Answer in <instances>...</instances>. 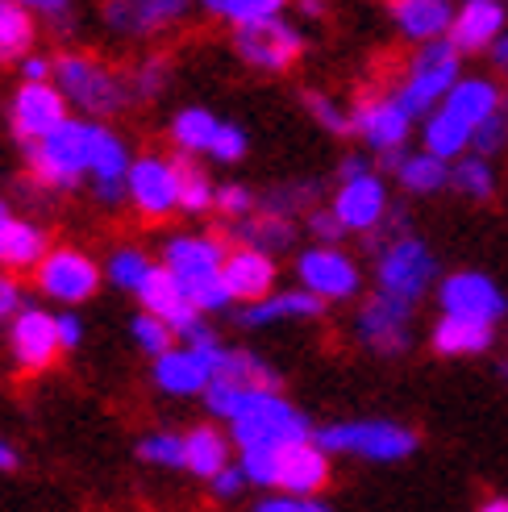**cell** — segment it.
Segmentation results:
<instances>
[{"label": "cell", "mask_w": 508, "mask_h": 512, "mask_svg": "<svg viewBox=\"0 0 508 512\" xmlns=\"http://www.w3.org/2000/svg\"><path fill=\"white\" fill-rule=\"evenodd\" d=\"M50 80L67 96V105L80 109V117L88 121H109L134 105L125 71H117L113 63L92 55V50H63L55 59V75Z\"/></svg>", "instance_id": "cell-1"}, {"label": "cell", "mask_w": 508, "mask_h": 512, "mask_svg": "<svg viewBox=\"0 0 508 512\" xmlns=\"http://www.w3.org/2000/svg\"><path fill=\"white\" fill-rule=\"evenodd\" d=\"M225 254H230L225 242L209 238V234H180L163 246V267L180 279L184 296L200 313H221L234 304L230 288H225V279H221Z\"/></svg>", "instance_id": "cell-2"}, {"label": "cell", "mask_w": 508, "mask_h": 512, "mask_svg": "<svg viewBox=\"0 0 508 512\" xmlns=\"http://www.w3.org/2000/svg\"><path fill=\"white\" fill-rule=\"evenodd\" d=\"M88 159H92V121L88 117H67L59 130H50L42 142L25 146L30 179L42 192H75L88 179Z\"/></svg>", "instance_id": "cell-3"}, {"label": "cell", "mask_w": 508, "mask_h": 512, "mask_svg": "<svg viewBox=\"0 0 508 512\" xmlns=\"http://www.w3.org/2000/svg\"><path fill=\"white\" fill-rule=\"evenodd\" d=\"M309 421L300 408H292L279 392L267 388H250L242 413L230 421V442L238 450H279L309 438Z\"/></svg>", "instance_id": "cell-4"}, {"label": "cell", "mask_w": 508, "mask_h": 512, "mask_svg": "<svg viewBox=\"0 0 508 512\" xmlns=\"http://www.w3.org/2000/svg\"><path fill=\"white\" fill-rule=\"evenodd\" d=\"M454 84H459V46L450 38H434V42H421V50L404 63L400 80L388 92L413 117H421V113L434 109Z\"/></svg>", "instance_id": "cell-5"}, {"label": "cell", "mask_w": 508, "mask_h": 512, "mask_svg": "<svg viewBox=\"0 0 508 512\" xmlns=\"http://www.w3.org/2000/svg\"><path fill=\"white\" fill-rule=\"evenodd\" d=\"M325 454H354L371 458V463H400L417 450V433L396 421H346V425H325L313 438Z\"/></svg>", "instance_id": "cell-6"}, {"label": "cell", "mask_w": 508, "mask_h": 512, "mask_svg": "<svg viewBox=\"0 0 508 512\" xmlns=\"http://www.w3.org/2000/svg\"><path fill=\"white\" fill-rule=\"evenodd\" d=\"M100 279H105V267L75 246H50L46 259L34 267L38 292L46 300H59L63 309H75V304L92 300L100 292Z\"/></svg>", "instance_id": "cell-7"}, {"label": "cell", "mask_w": 508, "mask_h": 512, "mask_svg": "<svg viewBox=\"0 0 508 512\" xmlns=\"http://www.w3.org/2000/svg\"><path fill=\"white\" fill-rule=\"evenodd\" d=\"M434 279H438V259L429 254V246L417 234H404L375 254V284L388 296L417 304Z\"/></svg>", "instance_id": "cell-8"}, {"label": "cell", "mask_w": 508, "mask_h": 512, "mask_svg": "<svg viewBox=\"0 0 508 512\" xmlns=\"http://www.w3.org/2000/svg\"><path fill=\"white\" fill-rule=\"evenodd\" d=\"M125 200L146 221H167L180 213V163L167 155H142L125 175Z\"/></svg>", "instance_id": "cell-9"}, {"label": "cell", "mask_w": 508, "mask_h": 512, "mask_svg": "<svg viewBox=\"0 0 508 512\" xmlns=\"http://www.w3.org/2000/svg\"><path fill=\"white\" fill-rule=\"evenodd\" d=\"M225 346L213 342H196V346H171L155 358V388L167 396H205V388L213 383V375L221 371Z\"/></svg>", "instance_id": "cell-10"}, {"label": "cell", "mask_w": 508, "mask_h": 512, "mask_svg": "<svg viewBox=\"0 0 508 512\" xmlns=\"http://www.w3.org/2000/svg\"><path fill=\"white\" fill-rule=\"evenodd\" d=\"M234 50L238 59L254 71H288L304 55V34L300 25L271 17V21H254L234 30Z\"/></svg>", "instance_id": "cell-11"}, {"label": "cell", "mask_w": 508, "mask_h": 512, "mask_svg": "<svg viewBox=\"0 0 508 512\" xmlns=\"http://www.w3.org/2000/svg\"><path fill=\"white\" fill-rule=\"evenodd\" d=\"M9 354L21 375H42L59 363V325L55 313L38 309V304H21L9 317Z\"/></svg>", "instance_id": "cell-12"}, {"label": "cell", "mask_w": 508, "mask_h": 512, "mask_svg": "<svg viewBox=\"0 0 508 512\" xmlns=\"http://www.w3.org/2000/svg\"><path fill=\"white\" fill-rule=\"evenodd\" d=\"M71 117V105L67 96L55 88V80L46 84H17L13 100H9V125H13V138L21 146H34L42 142L50 130H59V125Z\"/></svg>", "instance_id": "cell-13"}, {"label": "cell", "mask_w": 508, "mask_h": 512, "mask_svg": "<svg viewBox=\"0 0 508 512\" xmlns=\"http://www.w3.org/2000/svg\"><path fill=\"white\" fill-rule=\"evenodd\" d=\"M354 334H359V342L375 354L409 350V342H413V304L400 300V296H388V292H375L359 309V317H354Z\"/></svg>", "instance_id": "cell-14"}, {"label": "cell", "mask_w": 508, "mask_h": 512, "mask_svg": "<svg viewBox=\"0 0 508 512\" xmlns=\"http://www.w3.org/2000/svg\"><path fill=\"white\" fill-rule=\"evenodd\" d=\"M192 0H100V17L117 38H155L180 25Z\"/></svg>", "instance_id": "cell-15"}, {"label": "cell", "mask_w": 508, "mask_h": 512, "mask_svg": "<svg viewBox=\"0 0 508 512\" xmlns=\"http://www.w3.org/2000/svg\"><path fill=\"white\" fill-rule=\"evenodd\" d=\"M296 275H300L304 292L321 296L325 304L329 300L359 296V284H363V275H359V267H354V259H350L346 250H338V246H313V250H304L300 259H296Z\"/></svg>", "instance_id": "cell-16"}, {"label": "cell", "mask_w": 508, "mask_h": 512, "mask_svg": "<svg viewBox=\"0 0 508 512\" xmlns=\"http://www.w3.org/2000/svg\"><path fill=\"white\" fill-rule=\"evenodd\" d=\"M350 125L371 150H396V146L409 142L413 113L404 109L392 92H363L359 105L350 113Z\"/></svg>", "instance_id": "cell-17"}, {"label": "cell", "mask_w": 508, "mask_h": 512, "mask_svg": "<svg viewBox=\"0 0 508 512\" xmlns=\"http://www.w3.org/2000/svg\"><path fill=\"white\" fill-rule=\"evenodd\" d=\"M130 146L121 134H113L105 121H92V159H88V179H92V196L117 209L125 204V175H130Z\"/></svg>", "instance_id": "cell-18"}, {"label": "cell", "mask_w": 508, "mask_h": 512, "mask_svg": "<svg viewBox=\"0 0 508 512\" xmlns=\"http://www.w3.org/2000/svg\"><path fill=\"white\" fill-rule=\"evenodd\" d=\"M438 304H442V313H450V317H475V321H488V325H496L504 317V309H508L504 292L479 271L446 275L438 284Z\"/></svg>", "instance_id": "cell-19"}, {"label": "cell", "mask_w": 508, "mask_h": 512, "mask_svg": "<svg viewBox=\"0 0 508 512\" xmlns=\"http://www.w3.org/2000/svg\"><path fill=\"white\" fill-rule=\"evenodd\" d=\"M329 483V454L313 442H292L275 450V467H271V488L292 492V496H317Z\"/></svg>", "instance_id": "cell-20"}, {"label": "cell", "mask_w": 508, "mask_h": 512, "mask_svg": "<svg viewBox=\"0 0 508 512\" xmlns=\"http://www.w3.org/2000/svg\"><path fill=\"white\" fill-rule=\"evenodd\" d=\"M388 188L379 175H354V179H342V188L334 196V217L342 221L346 234H367L371 225H379V217L388 213Z\"/></svg>", "instance_id": "cell-21"}, {"label": "cell", "mask_w": 508, "mask_h": 512, "mask_svg": "<svg viewBox=\"0 0 508 512\" xmlns=\"http://www.w3.org/2000/svg\"><path fill=\"white\" fill-rule=\"evenodd\" d=\"M138 300H142V313H155L159 321H167L175 329V338H184L196 321H205V313L184 296L180 279H175L163 263L146 275V284L138 288Z\"/></svg>", "instance_id": "cell-22"}, {"label": "cell", "mask_w": 508, "mask_h": 512, "mask_svg": "<svg viewBox=\"0 0 508 512\" xmlns=\"http://www.w3.org/2000/svg\"><path fill=\"white\" fill-rule=\"evenodd\" d=\"M50 250V234L30 221V217H17V213H5L0 217V271L9 275H21V271H34Z\"/></svg>", "instance_id": "cell-23"}, {"label": "cell", "mask_w": 508, "mask_h": 512, "mask_svg": "<svg viewBox=\"0 0 508 512\" xmlns=\"http://www.w3.org/2000/svg\"><path fill=\"white\" fill-rule=\"evenodd\" d=\"M221 279H225V288H230L234 300H263L271 296V284H275V259L263 250H254V246H238L225 254V263H221Z\"/></svg>", "instance_id": "cell-24"}, {"label": "cell", "mask_w": 508, "mask_h": 512, "mask_svg": "<svg viewBox=\"0 0 508 512\" xmlns=\"http://www.w3.org/2000/svg\"><path fill=\"white\" fill-rule=\"evenodd\" d=\"M504 34V9L496 5V0H467V5L454 13L450 21V42L463 50H471V55H479V50H492V42Z\"/></svg>", "instance_id": "cell-25"}, {"label": "cell", "mask_w": 508, "mask_h": 512, "mask_svg": "<svg viewBox=\"0 0 508 512\" xmlns=\"http://www.w3.org/2000/svg\"><path fill=\"white\" fill-rule=\"evenodd\" d=\"M392 21L409 42H434L450 34L454 5L450 0H392Z\"/></svg>", "instance_id": "cell-26"}, {"label": "cell", "mask_w": 508, "mask_h": 512, "mask_svg": "<svg viewBox=\"0 0 508 512\" xmlns=\"http://www.w3.org/2000/svg\"><path fill=\"white\" fill-rule=\"evenodd\" d=\"M321 313H325V300L300 288V292H279V296H263V300L246 304L238 313V325L259 329V325H275V321H309Z\"/></svg>", "instance_id": "cell-27"}, {"label": "cell", "mask_w": 508, "mask_h": 512, "mask_svg": "<svg viewBox=\"0 0 508 512\" xmlns=\"http://www.w3.org/2000/svg\"><path fill=\"white\" fill-rule=\"evenodd\" d=\"M434 350L442 358H467V354H484L496 342V325L475 321V317H450L442 313V321L434 325Z\"/></svg>", "instance_id": "cell-28"}, {"label": "cell", "mask_w": 508, "mask_h": 512, "mask_svg": "<svg viewBox=\"0 0 508 512\" xmlns=\"http://www.w3.org/2000/svg\"><path fill=\"white\" fill-rule=\"evenodd\" d=\"M221 234H230L238 246H254L263 254H284L296 246V225L288 217H271V213H259V217H238L221 229Z\"/></svg>", "instance_id": "cell-29"}, {"label": "cell", "mask_w": 508, "mask_h": 512, "mask_svg": "<svg viewBox=\"0 0 508 512\" xmlns=\"http://www.w3.org/2000/svg\"><path fill=\"white\" fill-rule=\"evenodd\" d=\"M225 467H230V438L217 425H192L184 433V471L196 479H213Z\"/></svg>", "instance_id": "cell-30"}, {"label": "cell", "mask_w": 508, "mask_h": 512, "mask_svg": "<svg viewBox=\"0 0 508 512\" xmlns=\"http://www.w3.org/2000/svg\"><path fill=\"white\" fill-rule=\"evenodd\" d=\"M446 109L454 113V117H463L471 130L479 121H488L492 113H500L504 109V96H500V88L492 84V80H459L450 92H446Z\"/></svg>", "instance_id": "cell-31"}, {"label": "cell", "mask_w": 508, "mask_h": 512, "mask_svg": "<svg viewBox=\"0 0 508 512\" xmlns=\"http://www.w3.org/2000/svg\"><path fill=\"white\" fill-rule=\"evenodd\" d=\"M38 42V17L17 0H0V63H21Z\"/></svg>", "instance_id": "cell-32"}, {"label": "cell", "mask_w": 508, "mask_h": 512, "mask_svg": "<svg viewBox=\"0 0 508 512\" xmlns=\"http://www.w3.org/2000/svg\"><path fill=\"white\" fill-rule=\"evenodd\" d=\"M425 150L429 155H438V159H446V163H454V159H463V150L471 146V125L463 121V117H454L446 105L442 109H434L425 117Z\"/></svg>", "instance_id": "cell-33"}, {"label": "cell", "mask_w": 508, "mask_h": 512, "mask_svg": "<svg viewBox=\"0 0 508 512\" xmlns=\"http://www.w3.org/2000/svg\"><path fill=\"white\" fill-rule=\"evenodd\" d=\"M217 117L209 109H180L171 117V142L175 150H184V155H209V146H213V134H217Z\"/></svg>", "instance_id": "cell-34"}, {"label": "cell", "mask_w": 508, "mask_h": 512, "mask_svg": "<svg viewBox=\"0 0 508 512\" xmlns=\"http://www.w3.org/2000/svg\"><path fill=\"white\" fill-rule=\"evenodd\" d=\"M321 196V184L317 179H288V184H275L263 192L259 200V213H271V217H296V213H313V200Z\"/></svg>", "instance_id": "cell-35"}, {"label": "cell", "mask_w": 508, "mask_h": 512, "mask_svg": "<svg viewBox=\"0 0 508 512\" xmlns=\"http://www.w3.org/2000/svg\"><path fill=\"white\" fill-rule=\"evenodd\" d=\"M396 179L404 184V192L429 196V192H442V188L450 184V167H446V159H438V155H429V150H421V155H404Z\"/></svg>", "instance_id": "cell-36"}, {"label": "cell", "mask_w": 508, "mask_h": 512, "mask_svg": "<svg viewBox=\"0 0 508 512\" xmlns=\"http://www.w3.org/2000/svg\"><path fill=\"white\" fill-rule=\"evenodd\" d=\"M155 267H159V263L150 259L146 250H138V246H117V250L109 254V263H105V279H109L113 288L138 296V288L146 284V275L155 271Z\"/></svg>", "instance_id": "cell-37"}, {"label": "cell", "mask_w": 508, "mask_h": 512, "mask_svg": "<svg viewBox=\"0 0 508 512\" xmlns=\"http://www.w3.org/2000/svg\"><path fill=\"white\" fill-rule=\"evenodd\" d=\"M450 188L467 200H492L496 192V171L484 155H467L450 163Z\"/></svg>", "instance_id": "cell-38"}, {"label": "cell", "mask_w": 508, "mask_h": 512, "mask_svg": "<svg viewBox=\"0 0 508 512\" xmlns=\"http://www.w3.org/2000/svg\"><path fill=\"white\" fill-rule=\"evenodd\" d=\"M225 379H238V383H250V388H267V392H279V375L263 363L259 354H250V350H225L221 358V371Z\"/></svg>", "instance_id": "cell-39"}, {"label": "cell", "mask_w": 508, "mask_h": 512, "mask_svg": "<svg viewBox=\"0 0 508 512\" xmlns=\"http://www.w3.org/2000/svg\"><path fill=\"white\" fill-rule=\"evenodd\" d=\"M180 163V213H209L213 209V200H217V188H213V179L200 171L188 155L184 159H175Z\"/></svg>", "instance_id": "cell-40"}, {"label": "cell", "mask_w": 508, "mask_h": 512, "mask_svg": "<svg viewBox=\"0 0 508 512\" xmlns=\"http://www.w3.org/2000/svg\"><path fill=\"white\" fill-rule=\"evenodd\" d=\"M125 80H130L134 100H155L171 84V59L167 55H146V59H138L130 71H125Z\"/></svg>", "instance_id": "cell-41"}, {"label": "cell", "mask_w": 508, "mask_h": 512, "mask_svg": "<svg viewBox=\"0 0 508 512\" xmlns=\"http://www.w3.org/2000/svg\"><path fill=\"white\" fill-rule=\"evenodd\" d=\"M138 458L150 467H167V471H180L184 467V433H171V429H155L138 442Z\"/></svg>", "instance_id": "cell-42"}, {"label": "cell", "mask_w": 508, "mask_h": 512, "mask_svg": "<svg viewBox=\"0 0 508 512\" xmlns=\"http://www.w3.org/2000/svg\"><path fill=\"white\" fill-rule=\"evenodd\" d=\"M304 109H309V117L321 125L325 134H334V138H346L354 134V125H350V113L338 109V100L334 96H325V92H304Z\"/></svg>", "instance_id": "cell-43"}, {"label": "cell", "mask_w": 508, "mask_h": 512, "mask_svg": "<svg viewBox=\"0 0 508 512\" xmlns=\"http://www.w3.org/2000/svg\"><path fill=\"white\" fill-rule=\"evenodd\" d=\"M130 334H134L138 350H142V354H150V358H159L163 350H171V346H175V329H171L167 321H159L155 313H138V317L130 321Z\"/></svg>", "instance_id": "cell-44"}, {"label": "cell", "mask_w": 508, "mask_h": 512, "mask_svg": "<svg viewBox=\"0 0 508 512\" xmlns=\"http://www.w3.org/2000/svg\"><path fill=\"white\" fill-rule=\"evenodd\" d=\"M471 146H475V155H484V159L500 155V150L508 146V113L500 109L488 121H479L475 130H471Z\"/></svg>", "instance_id": "cell-45"}, {"label": "cell", "mask_w": 508, "mask_h": 512, "mask_svg": "<svg viewBox=\"0 0 508 512\" xmlns=\"http://www.w3.org/2000/svg\"><path fill=\"white\" fill-rule=\"evenodd\" d=\"M284 5H288V0H230L221 17L238 30V25H254V21H271V17H279V13H284Z\"/></svg>", "instance_id": "cell-46"}, {"label": "cell", "mask_w": 508, "mask_h": 512, "mask_svg": "<svg viewBox=\"0 0 508 512\" xmlns=\"http://www.w3.org/2000/svg\"><path fill=\"white\" fill-rule=\"evenodd\" d=\"M213 209H217L225 221H238V217H250L254 209H259V200H254V192L242 188V184H225V188H217Z\"/></svg>", "instance_id": "cell-47"}, {"label": "cell", "mask_w": 508, "mask_h": 512, "mask_svg": "<svg viewBox=\"0 0 508 512\" xmlns=\"http://www.w3.org/2000/svg\"><path fill=\"white\" fill-rule=\"evenodd\" d=\"M246 146H250V138H246V130L242 125H217V134H213V146H209V155L217 159V163H238L242 155H246Z\"/></svg>", "instance_id": "cell-48"}, {"label": "cell", "mask_w": 508, "mask_h": 512, "mask_svg": "<svg viewBox=\"0 0 508 512\" xmlns=\"http://www.w3.org/2000/svg\"><path fill=\"white\" fill-rule=\"evenodd\" d=\"M21 9H30L34 17H42V21H50L59 34H67V30H75V13H71V0H17Z\"/></svg>", "instance_id": "cell-49"}, {"label": "cell", "mask_w": 508, "mask_h": 512, "mask_svg": "<svg viewBox=\"0 0 508 512\" xmlns=\"http://www.w3.org/2000/svg\"><path fill=\"white\" fill-rule=\"evenodd\" d=\"M254 512H334L325 500L317 496H292V492H279V496H267L254 504Z\"/></svg>", "instance_id": "cell-50"}, {"label": "cell", "mask_w": 508, "mask_h": 512, "mask_svg": "<svg viewBox=\"0 0 508 512\" xmlns=\"http://www.w3.org/2000/svg\"><path fill=\"white\" fill-rule=\"evenodd\" d=\"M309 229L321 238V246H334L338 238H346V229H342V221L334 217V209H313V213H309Z\"/></svg>", "instance_id": "cell-51"}, {"label": "cell", "mask_w": 508, "mask_h": 512, "mask_svg": "<svg viewBox=\"0 0 508 512\" xmlns=\"http://www.w3.org/2000/svg\"><path fill=\"white\" fill-rule=\"evenodd\" d=\"M246 471L242 467H225V471H217L213 479H209V488H213V496H221V500H234L242 488H246Z\"/></svg>", "instance_id": "cell-52"}, {"label": "cell", "mask_w": 508, "mask_h": 512, "mask_svg": "<svg viewBox=\"0 0 508 512\" xmlns=\"http://www.w3.org/2000/svg\"><path fill=\"white\" fill-rule=\"evenodd\" d=\"M55 325H59V346H63V354H67V350H80V342H84V321L75 317L71 309H63V313H55Z\"/></svg>", "instance_id": "cell-53"}, {"label": "cell", "mask_w": 508, "mask_h": 512, "mask_svg": "<svg viewBox=\"0 0 508 512\" xmlns=\"http://www.w3.org/2000/svg\"><path fill=\"white\" fill-rule=\"evenodd\" d=\"M25 304V296H21V284H17V275H9V271H0V321H9L17 309Z\"/></svg>", "instance_id": "cell-54"}, {"label": "cell", "mask_w": 508, "mask_h": 512, "mask_svg": "<svg viewBox=\"0 0 508 512\" xmlns=\"http://www.w3.org/2000/svg\"><path fill=\"white\" fill-rule=\"evenodd\" d=\"M17 67H21V80H25V84H46L50 75H55V59H42V55H34V50H30V55H25Z\"/></svg>", "instance_id": "cell-55"}, {"label": "cell", "mask_w": 508, "mask_h": 512, "mask_svg": "<svg viewBox=\"0 0 508 512\" xmlns=\"http://www.w3.org/2000/svg\"><path fill=\"white\" fill-rule=\"evenodd\" d=\"M17 467H21V454H17V446L0 438V475H9V471H17Z\"/></svg>", "instance_id": "cell-56"}, {"label": "cell", "mask_w": 508, "mask_h": 512, "mask_svg": "<svg viewBox=\"0 0 508 512\" xmlns=\"http://www.w3.org/2000/svg\"><path fill=\"white\" fill-rule=\"evenodd\" d=\"M371 171V163L363 159V155H350V159H342V167H338V175L342 179H354V175H367Z\"/></svg>", "instance_id": "cell-57"}, {"label": "cell", "mask_w": 508, "mask_h": 512, "mask_svg": "<svg viewBox=\"0 0 508 512\" xmlns=\"http://www.w3.org/2000/svg\"><path fill=\"white\" fill-rule=\"evenodd\" d=\"M296 9L304 17H325V0H296Z\"/></svg>", "instance_id": "cell-58"}, {"label": "cell", "mask_w": 508, "mask_h": 512, "mask_svg": "<svg viewBox=\"0 0 508 512\" xmlns=\"http://www.w3.org/2000/svg\"><path fill=\"white\" fill-rule=\"evenodd\" d=\"M196 5L205 9V13H217V17H221V13H225V5H230V0H196Z\"/></svg>", "instance_id": "cell-59"}, {"label": "cell", "mask_w": 508, "mask_h": 512, "mask_svg": "<svg viewBox=\"0 0 508 512\" xmlns=\"http://www.w3.org/2000/svg\"><path fill=\"white\" fill-rule=\"evenodd\" d=\"M479 512H508V500H504V496H496V500H484V504H479Z\"/></svg>", "instance_id": "cell-60"}]
</instances>
